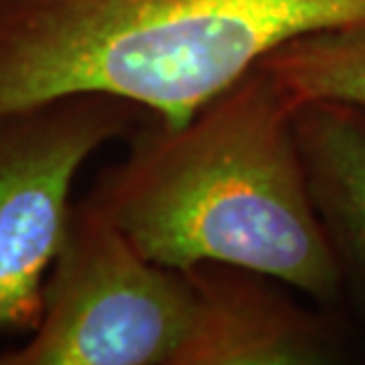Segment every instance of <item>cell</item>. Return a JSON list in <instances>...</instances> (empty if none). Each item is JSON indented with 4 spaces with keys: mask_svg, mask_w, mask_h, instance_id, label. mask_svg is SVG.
<instances>
[{
    "mask_svg": "<svg viewBox=\"0 0 365 365\" xmlns=\"http://www.w3.org/2000/svg\"><path fill=\"white\" fill-rule=\"evenodd\" d=\"M365 21V0H0V116L69 93L178 126L302 36Z\"/></svg>",
    "mask_w": 365,
    "mask_h": 365,
    "instance_id": "2",
    "label": "cell"
},
{
    "mask_svg": "<svg viewBox=\"0 0 365 365\" xmlns=\"http://www.w3.org/2000/svg\"><path fill=\"white\" fill-rule=\"evenodd\" d=\"M299 100L264 62L178 126L150 121L83 197L145 257L230 264L337 304L344 277L313 204Z\"/></svg>",
    "mask_w": 365,
    "mask_h": 365,
    "instance_id": "1",
    "label": "cell"
},
{
    "mask_svg": "<svg viewBox=\"0 0 365 365\" xmlns=\"http://www.w3.org/2000/svg\"><path fill=\"white\" fill-rule=\"evenodd\" d=\"M197 313L178 365H327L344 359L341 332L275 277L230 264L185 268Z\"/></svg>",
    "mask_w": 365,
    "mask_h": 365,
    "instance_id": "5",
    "label": "cell"
},
{
    "mask_svg": "<svg viewBox=\"0 0 365 365\" xmlns=\"http://www.w3.org/2000/svg\"><path fill=\"white\" fill-rule=\"evenodd\" d=\"M294 121L313 204L344 289H354L365 304V109L306 100L299 102Z\"/></svg>",
    "mask_w": 365,
    "mask_h": 365,
    "instance_id": "6",
    "label": "cell"
},
{
    "mask_svg": "<svg viewBox=\"0 0 365 365\" xmlns=\"http://www.w3.org/2000/svg\"><path fill=\"white\" fill-rule=\"evenodd\" d=\"M143 114L114 95L69 93L0 116V334L26 337L38 323L76 173Z\"/></svg>",
    "mask_w": 365,
    "mask_h": 365,
    "instance_id": "4",
    "label": "cell"
},
{
    "mask_svg": "<svg viewBox=\"0 0 365 365\" xmlns=\"http://www.w3.org/2000/svg\"><path fill=\"white\" fill-rule=\"evenodd\" d=\"M261 62L299 102L339 100L365 109V21L302 36Z\"/></svg>",
    "mask_w": 365,
    "mask_h": 365,
    "instance_id": "7",
    "label": "cell"
},
{
    "mask_svg": "<svg viewBox=\"0 0 365 365\" xmlns=\"http://www.w3.org/2000/svg\"><path fill=\"white\" fill-rule=\"evenodd\" d=\"M197 313L185 268L148 259L91 200L74 202L41 318L0 365H178Z\"/></svg>",
    "mask_w": 365,
    "mask_h": 365,
    "instance_id": "3",
    "label": "cell"
}]
</instances>
